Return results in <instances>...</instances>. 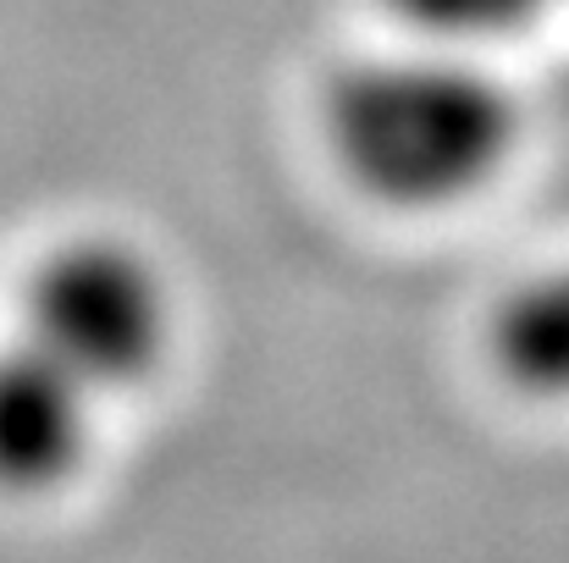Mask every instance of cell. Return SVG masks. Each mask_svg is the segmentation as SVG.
Instances as JSON below:
<instances>
[{
    "label": "cell",
    "instance_id": "4",
    "mask_svg": "<svg viewBox=\"0 0 569 563\" xmlns=\"http://www.w3.org/2000/svg\"><path fill=\"white\" fill-rule=\"evenodd\" d=\"M481 349L503 386L537 403H569V260L526 271L487 310Z\"/></svg>",
    "mask_w": 569,
    "mask_h": 563
},
{
    "label": "cell",
    "instance_id": "2",
    "mask_svg": "<svg viewBox=\"0 0 569 563\" xmlns=\"http://www.w3.org/2000/svg\"><path fill=\"white\" fill-rule=\"evenodd\" d=\"M22 338L100 398L133 392L172 360V277L128 232H67L22 282Z\"/></svg>",
    "mask_w": 569,
    "mask_h": 563
},
{
    "label": "cell",
    "instance_id": "3",
    "mask_svg": "<svg viewBox=\"0 0 569 563\" xmlns=\"http://www.w3.org/2000/svg\"><path fill=\"white\" fill-rule=\"evenodd\" d=\"M100 392L39 343L0 349V497H50L72 486L94 453Z\"/></svg>",
    "mask_w": 569,
    "mask_h": 563
},
{
    "label": "cell",
    "instance_id": "5",
    "mask_svg": "<svg viewBox=\"0 0 569 563\" xmlns=\"http://www.w3.org/2000/svg\"><path fill=\"white\" fill-rule=\"evenodd\" d=\"M387 11L426 44L459 50V44H492L526 33L548 11V0H387Z\"/></svg>",
    "mask_w": 569,
    "mask_h": 563
},
{
    "label": "cell",
    "instance_id": "1",
    "mask_svg": "<svg viewBox=\"0 0 569 563\" xmlns=\"http://www.w3.org/2000/svg\"><path fill=\"white\" fill-rule=\"evenodd\" d=\"M332 167L387 210H453L520 155V100L470 56L392 50L349 61L321 94Z\"/></svg>",
    "mask_w": 569,
    "mask_h": 563
}]
</instances>
